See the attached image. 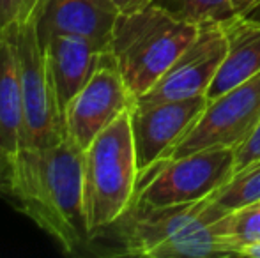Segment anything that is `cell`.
Segmentation results:
<instances>
[{"label": "cell", "mask_w": 260, "mask_h": 258, "mask_svg": "<svg viewBox=\"0 0 260 258\" xmlns=\"http://www.w3.org/2000/svg\"><path fill=\"white\" fill-rule=\"evenodd\" d=\"M6 195L66 255L92 242L83 202V151L68 138L21 147L9 165Z\"/></svg>", "instance_id": "1"}, {"label": "cell", "mask_w": 260, "mask_h": 258, "mask_svg": "<svg viewBox=\"0 0 260 258\" xmlns=\"http://www.w3.org/2000/svg\"><path fill=\"white\" fill-rule=\"evenodd\" d=\"M197 34V25L175 20L152 4L135 13L119 14L110 52L135 99L159 82Z\"/></svg>", "instance_id": "2"}, {"label": "cell", "mask_w": 260, "mask_h": 258, "mask_svg": "<svg viewBox=\"0 0 260 258\" xmlns=\"http://www.w3.org/2000/svg\"><path fill=\"white\" fill-rule=\"evenodd\" d=\"M138 175L131 119L126 112L83 151V202L92 239L126 214L135 202Z\"/></svg>", "instance_id": "3"}, {"label": "cell", "mask_w": 260, "mask_h": 258, "mask_svg": "<svg viewBox=\"0 0 260 258\" xmlns=\"http://www.w3.org/2000/svg\"><path fill=\"white\" fill-rule=\"evenodd\" d=\"M236 175L234 149H204L182 158H163L138 175L135 202L179 205L204 200Z\"/></svg>", "instance_id": "4"}, {"label": "cell", "mask_w": 260, "mask_h": 258, "mask_svg": "<svg viewBox=\"0 0 260 258\" xmlns=\"http://www.w3.org/2000/svg\"><path fill=\"white\" fill-rule=\"evenodd\" d=\"M16 32L20 80L25 110L23 147H45L66 138L64 119L55 97L46 52L38 34L36 16L20 25Z\"/></svg>", "instance_id": "5"}, {"label": "cell", "mask_w": 260, "mask_h": 258, "mask_svg": "<svg viewBox=\"0 0 260 258\" xmlns=\"http://www.w3.org/2000/svg\"><path fill=\"white\" fill-rule=\"evenodd\" d=\"M260 122V72L207 103L204 114L168 158L204 149H234L246 141Z\"/></svg>", "instance_id": "6"}, {"label": "cell", "mask_w": 260, "mask_h": 258, "mask_svg": "<svg viewBox=\"0 0 260 258\" xmlns=\"http://www.w3.org/2000/svg\"><path fill=\"white\" fill-rule=\"evenodd\" d=\"M135 101L117 67L115 57L105 50L94 75L66 110V138L85 151L101 131L133 108Z\"/></svg>", "instance_id": "7"}, {"label": "cell", "mask_w": 260, "mask_h": 258, "mask_svg": "<svg viewBox=\"0 0 260 258\" xmlns=\"http://www.w3.org/2000/svg\"><path fill=\"white\" fill-rule=\"evenodd\" d=\"M207 103L206 96L181 101H135L129 119L138 172L168 158L200 119Z\"/></svg>", "instance_id": "8"}, {"label": "cell", "mask_w": 260, "mask_h": 258, "mask_svg": "<svg viewBox=\"0 0 260 258\" xmlns=\"http://www.w3.org/2000/svg\"><path fill=\"white\" fill-rule=\"evenodd\" d=\"M225 53L226 38L221 23L200 25L191 45L138 101H181L206 96Z\"/></svg>", "instance_id": "9"}, {"label": "cell", "mask_w": 260, "mask_h": 258, "mask_svg": "<svg viewBox=\"0 0 260 258\" xmlns=\"http://www.w3.org/2000/svg\"><path fill=\"white\" fill-rule=\"evenodd\" d=\"M207 198L179 205H149L133 202L126 214L112 225L119 228L122 253L151 258L156 248L199 217Z\"/></svg>", "instance_id": "10"}, {"label": "cell", "mask_w": 260, "mask_h": 258, "mask_svg": "<svg viewBox=\"0 0 260 258\" xmlns=\"http://www.w3.org/2000/svg\"><path fill=\"white\" fill-rule=\"evenodd\" d=\"M119 14L112 0H41L36 25L41 43L57 34H73L110 50Z\"/></svg>", "instance_id": "11"}, {"label": "cell", "mask_w": 260, "mask_h": 258, "mask_svg": "<svg viewBox=\"0 0 260 258\" xmlns=\"http://www.w3.org/2000/svg\"><path fill=\"white\" fill-rule=\"evenodd\" d=\"M43 46L46 52L58 110L64 119L69 103L94 75L105 50H100L89 39L73 34L52 35L43 43Z\"/></svg>", "instance_id": "12"}, {"label": "cell", "mask_w": 260, "mask_h": 258, "mask_svg": "<svg viewBox=\"0 0 260 258\" xmlns=\"http://www.w3.org/2000/svg\"><path fill=\"white\" fill-rule=\"evenodd\" d=\"M25 141V110L16 32L0 28V159L9 170Z\"/></svg>", "instance_id": "13"}, {"label": "cell", "mask_w": 260, "mask_h": 258, "mask_svg": "<svg viewBox=\"0 0 260 258\" xmlns=\"http://www.w3.org/2000/svg\"><path fill=\"white\" fill-rule=\"evenodd\" d=\"M221 28L226 38V53L206 94L209 101L260 72V23L236 14L223 21Z\"/></svg>", "instance_id": "14"}, {"label": "cell", "mask_w": 260, "mask_h": 258, "mask_svg": "<svg viewBox=\"0 0 260 258\" xmlns=\"http://www.w3.org/2000/svg\"><path fill=\"white\" fill-rule=\"evenodd\" d=\"M151 4L175 20L197 27L204 23H223L236 16L232 0H151Z\"/></svg>", "instance_id": "15"}, {"label": "cell", "mask_w": 260, "mask_h": 258, "mask_svg": "<svg viewBox=\"0 0 260 258\" xmlns=\"http://www.w3.org/2000/svg\"><path fill=\"white\" fill-rule=\"evenodd\" d=\"M212 198L221 207L236 210L248 203L260 200V161L248 166L243 172H237L223 188H219Z\"/></svg>", "instance_id": "16"}, {"label": "cell", "mask_w": 260, "mask_h": 258, "mask_svg": "<svg viewBox=\"0 0 260 258\" xmlns=\"http://www.w3.org/2000/svg\"><path fill=\"white\" fill-rule=\"evenodd\" d=\"M229 237L236 246L237 255L244 246L260 242V200L230 212Z\"/></svg>", "instance_id": "17"}, {"label": "cell", "mask_w": 260, "mask_h": 258, "mask_svg": "<svg viewBox=\"0 0 260 258\" xmlns=\"http://www.w3.org/2000/svg\"><path fill=\"white\" fill-rule=\"evenodd\" d=\"M41 0H0V28L32 20Z\"/></svg>", "instance_id": "18"}, {"label": "cell", "mask_w": 260, "mask_h": 258, "mask_svg": "<svg viewBox=\"0 0 260 258\" xmlns=\"http://www.w3.org/2000/svg\"><path fill=\"white\" fill-rule=\"evenodd\" d=\"M260 161V122L243 145L236 149V173Z\"/></svg>", "instance_id": "19"}, {"label": "cell", "mask_w": 260, "mask_h": 258, "mask_svg": "<svg viewBox=\"0 0 260 258\" xmlns=\"http://www.w3.org/2000/svg\"><path fill=\"white\" fill-rule=\"evenodd\" d=\"M112 2L115 4L119 13H135V11L147 7L151 4V0H112Z\"/></svg>", "instance_id": "20"}, {"label": "cell", "mask_w": 260, "mask_h": 258, "mask_svg": "<svg viewBox=\"0 0 260 258\" xmlns=\"http://www.w3.org/2000/svg\"><path fill=\"white\" fill-rule=\"evenodd\" d=\"M257 4V0H232V6L236 14H244Z\"/></svg>", "instance_id": "21"}, {"label": "cell", "mask_w": 260, "mask_h": 258, "mask_svg": "<svg viewBox=\"0 0 260 258\" xmlns=\"http://www.w3.org/2000/svg\"><path fill=\"white\" fill-rule=\"evenodd\" d=\"M239 256H250V258H260V242H255V244L244 246L239 251Z\"/></svg>", "instance_id": "22"}, {"label": "cell", "mask_w": 260, "mask_h": 258, "mask_svg": "<svg viewBox=\"0 0 260 258\" xmlns=\"http://www.w3.org/2000/svg\"><path fill=\"white\" fill-rule=\"evenodd\" d=\"M7 175H9V170H7V166L0 159V193L4 195L7 193Z\"/></svg>", "instance_id": "23"}, {"label": "cell", "mask_w": 260, "mask_h": 258, "mask_svg": "<svg viewBox=\"0 0 260 258\" xmlns=\"http://www.w3.org/2000/svg\"><path fill=\"white\" fill-rule=\"evenodd\" d=\"M243 16H246V18H250V20H253V21H257V23H260V0H257V4H255L253 7H251L248 13H244Z\"/></svg>", "instance_id": "24"}]
</instances>
